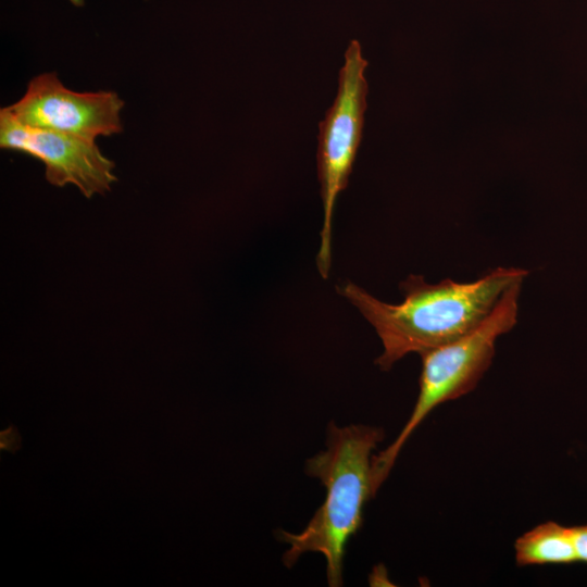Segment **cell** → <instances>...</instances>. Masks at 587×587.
Segmentation results:
<instances>
[{
  "label": "cell",
  "instance_id": "cell-7",
  "mask_svg": "<svg viewBox=\"0 0 587 587\" xmlns=\"http://www.w3.org/2000/svg\"><path fill=\"white\" fill-rule=\"evenodd\" d=\"M519 566L578 562L572 527L548 521L521 535L514 542Z\"/></svg>",
  "mask_w": 587,
  "mask_h": 587
},
{
  "label": "cell",
  "instance_id": "cell-8",
  "mask_svg": "<svg viewBox=\"0 0 587 587\" xmlns=\"http://www.w3.org/2000/svg\"><path fill=\"white\" fill-rule=\"evenodd\" d=\"M572 530L577 560L587 563V524L573 526Z\"/></svg>",
  "mask_w": 587,
  "mask_h": 587
},
{
  "label": "cell",
  "instance_id": "cell-3",
  "mask_svg": "<svg viewBox=\"0 0 587 587\" xmlns=\"http://www.w3.org/2000/svg\"><path fill=\"white\" fill-rule=\"evenodd\" d=\"M522 283L508 288L491 312L472 330L422 354L420 391L409 420L396 439L373 455L377 492L412 433L439 404L472 391L491 364L497 339L516 324Z\"/></svg>",
  "mask_w": 587,
  "mask_h": 587
},
{
  "label": "cell",
  "instance_id": "cell-6",
  "mask_svg": "<svg viewBox=\"0 0 587 587\" xmlns=\"http://www.w3.org/2000/svg\"><path fill=\"white\" fill-rule=\"evenodd\" d=\"M0 147L37 158L51 185H74L86 198L107 192L116 180L113 161L96 142L23 125L2 109Z\"/></svg>",
  "mask_w": 587,
  "mask_h": 587
},
{
  "label": "cell",
  "instance_id": "cell-1",
  "mask_svg": "<svg viewBox=\"0 0 587 587\" xmlns=\"http://www.w3.org/2000/svg\"><path fill=\"white\" fill-rule=\"evenodd\" d=\"M527 275L524 268L497 267L474 282L447 278L438 284L409 275L400 284L404 299L398 304L380 301L350 282L338 290L375 328L383 345L375 363L388 371L409 353L422 354L472 330L503 292Z\"/></svg>",
  "mask_w": 587,
  "mask_h": 587
},
{
  "label": "cell",
  "instance_id": "cell-2",
  "mask_svg": "<svg viewBox=\"0 0 587 587\" xmlns=\"http://www.w3.org/2000/svg\"><path fill=\"white\" fill-rule=\"evenodd\" d=\"M383 438V429L375 426L328 425L325 449L305 464L307 474L325 487V499L301 532H277L278 539L289 546L283 555L286 566L307 552H319L326 562L328 586L342 585L348 541L362 525L365 503L376 495L373 451Z\"/></svg>",
  "mask_w": 587,
  "mask_h": 587
},
{
  "label": "cell",
  "instance_id": "cell-4",
  "mask_svg": "<svg viewBox=\"0 0 587 587\" xmlns=\"http://www.w3.org/2000/svg\"><path fill=\"white\" fill-rule=\"evenodd\" d=\"M367 66L358 40H351L339 71L338 91L320 123L317 176L323 202V226L316 265L326 279L332 262V221L338 195L346 189L363 133Z\"/></svg>",
  "mask_w": 587,
  "mask_h": 587
},
{
  "label": "cell",
  "instance_id": "cell-5",
  "mask_svg": "<svg viewBox=\"0 0 587 587\" xmlns=\"http://www.w3.org/2000/svg\"><path fill=\"white\" fill-rule=\"evenodd\" d=\"M123 107L114 91L77 92L55 73H43L28 83L18 101L2 110L23 125L96 142L123 130Z\"/></svg>",
  "mask_w": 587,
  "mask_h": 587
}]
</instances>
